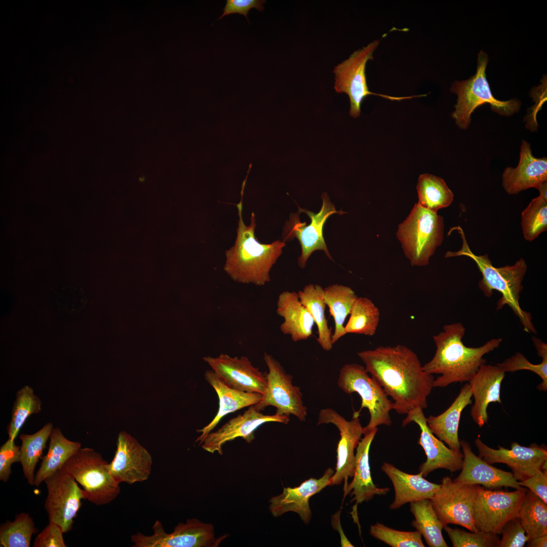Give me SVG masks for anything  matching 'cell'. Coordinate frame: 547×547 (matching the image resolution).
<instances>
[{
  "label": "cell",
  "instance_id": "47",
  "mask_svg": "<svg viewBox=\"0 0 547 547\" xmlns=\"http://www.w3.org/2000/svg\"><path fill=\"white\" fill-rule=\"evenodd\" d=\"M62 528L49 522V524L35 537L33 547H66Z\"/></svg>",
  "mask_w": 547,
  "mask_h": 547
},
{
  "label": "cell",
  "instance_id": "13",
  "mask_svg": "<svg viewBox=\"0 0 547 547\" xmlns=\"http://www.w3.org/2000/svg\"><path fill=\"white\" fill-rule=\"evenodd\" d=\"M47 495L45 508L49 522L55 523L66 533L72 529L73 519L86 499L84 490L74 478L63 468L47 478Z\"/></svg>",
  "mask_w": 547,
  "mask_h": 547
},
{
  "label": "cell",
  "instance_id": "39",
  "mask_svg": "<svg viewBox=\"0 0 547 547\" xmlns=\"http://www.w3.org/2000/svg\"><path fill=\"white\" fill-rule=\"evenodd\" d=\"M42 403L33 389L28 385L22 387L16 394L10 421L7 426L9 438L15 440L21 428L31 415L40 413Z\"/></svg>",
  "mask_w": 547,
  "mask_h": 547
},
{
  "label": "cell",
  "instance_id": "4",
  "mask_svg": "<svg viewBox=\"0 0 547 547\" xmlns=\"http://www.w3.org/2000/svg\"><path fill=\"white\" fill-rule=\"evenodd\" d=\"M454 228L460 235L462 245L458 251H448L445 257L463 256L474 261L482 275V278L479 282V287L485 296L490 297L493 291L499 292L501 297L497 302V310L507 305L518 317L524 330L536 334L531 314L523 310L519 303L520 295L523 288L522 283L527 269L525 260L520 258L513 265L496 267L493 265L487 254L477 255L471 251L460 227Z\"/></svg>",
  "mask_w": 547,
  "mask_h": 547
},
{
  "label": "cell",
  "instance_id": "8",
  "mask_svg": "<svg viewBox=\"0 0 547 547\" xmlns=\"http://www.w3.org/2000/svg\"><path fill=\"white\" fill-rule=\"evenodd\" d=\"M337 384L347 394L357 393L359 395L362 399L359 413L364 408L368 410L370 419L363 427L364 433L380 425L392 424L390 411L394 409V404L377 381L368 375L364 366L356 363L344 365L340 369Z\"/></svg>",
  "mask_w": 547,
  "mask_h": 547
},
{
  "label": "cell",
  "instance_id": "19",
  "mask_svg": "<svg viewBox=\"0 0 547 547\" xmlns=\"http://www.w3.org/2000/svg\"><path fill=\"white\" fill-rule=\"evenodd\" d=\"M411 422L416 423L421 430L418 444L423 449L426 459L420 466L419 471L423 477L437 469L444 468L451 473L461 469L462 452H457L447 447L434 435L427 424L422 409L417 408L409 412L402 425L404 427Z\"/></svg>",
  "mask_w": 547,
  "mask_h": 547
},
{
  "label": "cell",
  "instance_id": "35",
  "mask_svg": "<svg viewBox=\"0 0 547 547\" xmlns=\"http://www.w3.org/2000/svg\"><path fill=\"white\" fill-rule=\"evenodd\" d=\"M53 428V423L50 422L34 434H22L20 436L21 441L20 462L23 475L31 486L34 485L36 465L46 447Z\"/></svg>",
  "mask_w": 547,
  "mask_h": 547
},
{
  "label": "cell",
  "instance_id": "3",
  "mask_svg": "<svg viewBox=\"0 0 547 547\" xmlns=\"http://www.w3.org/2000/svg\"><path fill=\"white\" fill-rule=\"evenodd\" d=\"M241 190L240 202L236 204L239 220L235 245L225 252V272L233 281L243 284L263 286L270 281L269 272L286 246L277 240L269 244H261L255 236V215L252 213L251 223L246 225L243 219L244 189Z\"/></svg>",
  "mask_w": 547,
  "mask_h": 547
},
{
  "label": "cell",
  "instance_id": "5",
  "mask_svg": "<svg viewBox=\"0 0 547 547\" xmlns=\"http://www.w3.org/2000/svg\"><path fill=\"white\" fill-rule=\"evenodd\" d=\"M444 222L437 212L416 203L407 218L398 226L397 237L412 266L429 263L444 239Z\"/></svg>",
  "mask_w": 547,
  "mask_h": 547
},
{
  "label": "cell",
  "instance_id": "51",
  "mask_svg": "<svg viewBox=\"0 0 547 547\" xmlns=\"http://www.w3.org/2000/svg\"><path fill=\"white\" fill-rule=\"evenodd\" d=\"M537 189L539 192V196L547 199V181L541 183Z\"/></svg>",
  "mask_w": 547,
  "mask_h": 547
},
{
  "label": "cell",
  "instance_id": "24",
  "mask_svg": "<svg viewBox=\"0 0 547 547\" xmlns=\"http://www.w3.org/2000/svg\"><path fill=\"white\" fill-rule=\"evenodd\" d=\"M546 181V158L534 157L530 144L523 140L518 166L515 168L507 167L502 174V184L504 190L510 194H515L528 188L537 189Z\"/></svg>",
  "mask_w": 547,
  "mask_h": 547
},
{
  "label": "cell",
  "instance_id": "32",
  "mask_svg": "<svg viewBox=\"0 0 547 547\" xmlns=\"http://www.w3.org/2000/svg\"><path fill=\"white\" fill-rule=\"evenodd\" d=\"M324 289L319 285L310 284L297 293L300 301L310 313L318 328L317 341L326 351L333 347L331 328L329 327L325 315L326 304L324 297Z\"/></svg>",
  "mask_w": 547,
  "mask_h": 547
},
{
  "label": "cell",
  "instance_id": "48",
  "mask_svg": "<svg viewBox=\"0 0 547 547\" xmlns=\"http://www.w3.org/2000/svg\"><path fill=\"white\" fill-rule=\"evenodd\" d=\"M265 3L266 1L263 0H227L223 12L219 20L225 16L238 13L245 16L250 24L248 18L249 11L252 8H255L258 11H263L264 9L263 5Z\"/></svg>",
  "mask_w": 547,
  "mask_h": 547
},
{
  "label": "cell",
  "instance_id": "28",
  "mask_svg": "<svg viewBox=\"0 0 547 547\" xmlns=\"http://www.w3.org/2000/svg\"><path fill=\"white\" fill-rule=\"evenodd\" d=\"M381 468L394 486L395 498L389 505L390 510L399 509L407 503L431 499L440 486L425 479L419 473L409 474L388 462H384Z\"/></svg>",
  "mask_w": 547,
  "mask_h": 547
},
{
  "label": "cell",
  "instance_id": "18",
  "mask_svg": "<svg viewBox=\"0 0 547 547\" xmlns=\"http://www.w3.org/2000/svg\"><path fill=\"white\" fill-rule=\"evenodd\" d=\"M479 456L489 464L502 463L507 465L512 470L517 480L522 481L541 470L547 460L546 448L532 444L529 447L519 445L517 442L511 444V449L498 446V449L492 448L478 438L475 440Z\"/></svg>",
  "mask_w": 547,
  "mask_h": 547
},
{
  "label": "cell",
  "instance_id": "11",
  "mask_svg": "<svg viewBox=\"0 0 547 547\" xmlns=\"http://www.w3.org/2000/svg\"><path fill=\"white\" fill-rule=\"evenodd\" d=\"M527 489L513 491L493 490L477 485L473 507L478 530L495 534L510 520L517 517Z\"/></svg>",
  "mask_w": 547,
  "mask_h": 547
},
{
  "label": "cell",
  "instance_id": "1",
  "mask_svg": "<svg viewBox=\"0 0 547 547\" xmlns=\"http://www.w3.org/2000/svg\"><path fill=\"white\" fill-rule=\"evenodd\" d=\"M365 369L394 401L399 414L427 407L434 376L424 371L417 355L407 346H380L358 352Z\"/></svg>",
  "mask_w": 547,
  "mask_h": 547
},
{
  "label": "cell",
  "instance_id": "12",
  "mask_svg": "<svg viewBox=\"0 0 547 547\" xmlns=\"http://www.w3.org/2000/svg\"><path fill=\"white\" fill-rule=\"evenodd\" d=\"M153 534L137 532L131 537L133 547H215L225 537L216 538L213 526L197 519L180 523L171 533L165 531L158 520L152 527Z\"/></svg>",
  "mask_w": 547,
  "mask_h": 547
},
{
  "label": "cell",
  "instance_id": "2",
  "mask_svg": "<svg viewBox=\"0 0 547 547\" xmlns=\"http://www.w3.org/2000/svg\"><path fill=\"white\" fill-rule=\"evenodd\" d=\"M465 328L461 323L447 324L433 336L436 350L433 358L422 366L430 374H440L433 387H445L456 382H468L482 365L483 357L498 348L502 339L493 338L481 346L467 347L462 342Z\"/></svg>",
  "mask_w": 547,
  "mask_h": 547
},
{
  "label": "cell",
  "instance_id": "26",
  "mask_svg": "<svg viewBox=\"0 0 547 547\" xmlns=\"http://www.w3.org/2000/svg\"><path fill=\"white\" fill-rule=\"evenodd\" d=\"M378 431V428L363 434L355 454V466L352 481L344 489V495L354 496L352 501L356 504L371 500L375 495H384L390 490L388 487H377L373 483L369 464L371 445Z\"/></svg>",
  "mask_w": 547,
  "mask_h": 547
},
{
  "label": "cell",
  "instance_id": "16",
  "mask_svg": "<svg viewBox=\"0 0 547 547\" xmlns=\"http://www.w3.org/2000/svg\"><path fill=\"white\" fill-rule=\"evenodd\" d=\"M322 198V206L317 213L299 207L301 212H305L310 217L311 221L309 224L306 225L305 222H301L299 219L296 221L295 217H291L284 228L283 236L285 241L296 238L300 243L302 251L298 263L301 268L305 267L308 258L316 250L324 251L326 256L332 259L323 237V227L330 215L335 213L342 214L344 212L336 210L327 193H323Z\"/></svg>",
  "mask_w": 547,
  "mask_h": 547
},
{
  "label": "cell",
  "instance_id": "10",
  "mask_svg": "<svg viewBox=\"0 0 547 547\" xmlns=\"http://www.w3.org/2000/svg\"><path fill=\"white\" fill-rule=\"evenodd\" d=\"M263 360L268 368L265 373L266 386L261 401L254 405L259 411L267 406L276 408V414L292 415L302 422L307 415L300 388L293 384V377L287 373L281 363L271 355L265 353Z\"/></svg>",
  "mask_w": 547,
  "mask_h": 547
},
{
  "label": "cell",
  "instance_id": "15",
  "mask_svg": "<svg viewBox=\"0 0 547 547\" xmlns=\"http://www.w3.org/2000/svg\"><path fill=\"white\" fill-rule=\"evenodd\" d=\"M331 423L339 430L340 438L337 448V462L335 472L331 477L330 485H338L348 478L353 477L355 466V449L364 433L363 427L358 411L354 413L350 420L332 408L321 409L319 413L317 425Z\"/></svg>",
  "mask_w": 547,
  "mask_h": 547
},
{
  "label": "cell",
  "instance_id": "6",
  "mask_svg": "<svg viewBox=\"0 0 547 547\" xmlns=\"http://www.w3.org/2000/svg\"><path fill=\"white\" fill-rule=\"evenodd\" d=\"M488 61V55L481 51L478 57L475 74L468 80L456 81L451 84L450 92L457 95L455 110L452 113L451 117L460 129L468 128L472 113L482 104H490L493 111L506 116L512 115L520 108L521 104L517 99L501 101L494 98L486 77Z\"/></svg>",
  "mask_w": 547,
  "mask_h": 547
},
{
  "label": "cell",
  "instance_id": "17",
  "mask_svg": "<svg viewBox=\"0 0 547 547\" xmlns=\"http://www.w3.org/2000/svg\"><path fill=\"white\" fill-rule=\"evenodd\" d=\"M152 465L149 452L130 434L120 432L114 457L108 465L115 480L120 484L144 482L149 477Z\"/></svg>",
  "mask_w": 547,
  "mask_h": 547
},
{
  "label": "cell",
  "instance_id": "33",
  "mask_svg": "<svg viewBox=\"0 0 547 547\" xmlns=\"http://www.w3.org/2000/svg\"><path fill=\"white\" fill-rule=\"evenodd\" d=\"M358 297L351 288L344 285L334 284L324 288V300L334 321L333 344L346 334L344 324Z\"/></svg>",
  "mask_w": 547,
  "mask_h": 547
},
{
  "label": "cell",
  "instance_id": "50",
  "mask_svg": "<svg viewBox=\"0 0 547 547\" xmlns=\"http://www.w3.org/2000/svg\"><path fill=\"white\" fill-rule=\"evenodd\" d=\"M527 542V546L529 547H546L547 534L530 539Z\"/></svg>",
  "mask_w": 547,
  "mask_h": 547
},
{
  "label": "cell",
  "instance_id": "38",
  "mask_svg": "<svg viewBox=\"0 0 547 547\" xmlns=\"http://www.w3.org/2000/svg\"><path fill=\"white\" fill-rule=\"evenodd\" d=\"M349 318L344 326L345 333L373 336L376 333L380 319L378 308L367 297H358Z\"/></svg>",
  "mask_w": 547,
  "mask_h": 547
},
{
  "label": "cell",
  "instance_id": "20",
  "mask_svg": "<svg viewBox=\"0 0 547 547\" xmlns=\"http://www.w3.org/2000/svg\"><path fill=\"white\" fill-rule=\"evenodd\" d=\"M219 378L230 387L244 392L263 394L266 386L265 373L253 365L245 356L231 357L221 354L203 358Z\"/></svg>",
  "mask_w": 547,
  "mask_h": 547
},
{
  "label": "cell",
  "instance_id": "44",
  "mask_svg": "<svg viewBox=\"0 0 547 547\" xmlns=\"http://www.w3.org/2000/svg\"><path fill=\"white\" fill-rule=\"evenodd\" d=\"M443 528L454 547H497L500 539L497 534L482 530L468 532L447 525Z\"/></svg>",
  "mask_w": 547,
  "mask_h": 547
},
{
  "label": "cell",
  "instance_id": "22",
  "mask_svg": "<svg viewBox=\"0 0 547 547\" xmlns=\"http://www.w3.org/2000/svg\"><path fill=\"white\" fill-rule=\"evenodd\" d=\"M334 473V470L329 467L319 479L310 478L297 487L284 488L280 494L269 500L270 513L278 517L293 512L297 513L304 523L309 524L311 517L309 499L330 485Z\"/></svg>",
  "mask_w": 547,
  "mask_h": 547
},
{
  "label": "cell",
  "instance_id": "21",
  "mask_svg": "<svg viewBox=\"0 0 547 547\" xmlns=\"http://www.w3.org/2000/svg\"><path fill=\"white\" fill-rule=\"evenodd\" d=\"M289 420V416L286 415H264L252 405L243 413L232 418L217 431L210 433L201 446L208 452H217L222 455V447L226 442L241 437L250 443L254 439V431L262 424L269 422L287 424Z\"/></svg>",
  "mask_w": 547,
  "mask_h": 547
},
{
  "label": "cell",
  "instance_id": "45",
  "mask_svg": "<svg viewBox=\"0 0 547 547\" xmlns=\"http://www.w3.org/2000/svg\"><path fill=\"white\" fill-rule=\"evenodd\" d=\"M497 547H523L529 540L518 517L509 521L501 531Z\"/></svg>",
  "mask_w": 547,
  "mask_h": 547
},
{
  "label": "cell",
  "instance_id": "37",
  "mask_svg": "<svg viewBox=\"0 0 547 547\" xmlns=\"http://www.w3.org/2000/svg\"><path fill=\"white\" fill-rule=\"evenodd\" d=\"M517 517L529 540L547 534V504L527 490Z\"/></svg>",
  "mask_w": 547,
  "mask_h": 547
},
{
  "label": "cell",
  "instance_id": "31",
  "mask_svg": "<svg viewBox=\"0 0 547 547\" xmlns=\"http://www.w3.org/2000/svg\"><path fill=\"white\" fill-rule=\"evenodd\" d=\"M48 452L43 458L35 474L34 485L39 486L48 477L62 468L66 461L81 448L79 442L66 438L59 427H54L50 437Z\"/></svg>",
  "mask_w": 547,
  "mask_h": 547
},
{
  "label": "cell",
  "instance_id": "42",
  "mask_svg": "<svg viewBox=\"0 0 547 547\" xmlns=\"http://www.w3.org/2000/svg\"><path fill=\"white\" fill-rule=\"evenodd\" d=\"M524 239L532 241L547 229V199L540 196L531 200L521 214Z\"/></svg>",
  "mask_w": 547,
  "mask_h": 547
},
{
  "label": "cell",
  "instance_id": "34",
  "mask_svg": "<svg viewBox=\"0 0 547 547\" xmlns=\"http://www.w3.org/2000/svg\"><path fill=\"white\" fill-rule=\"evenodd\" d=\"M414 520L411 525L424 537L430 547H447L442 535L444 526L438 517L430 499L410 503Z\"/></svg>",
  "mask_w": 547,
  "mask_h": 547
},
{
  "label": "cell",
  "instance_id": "43",
  "mask_svg": "<svg viewBox=\"0 0 547 547\" xmlns=\"http://www.w3.org/2000/svg\"><path fill=\"white\" fill-rule=\"evenodd\" d=\"M370 534L374 538L392 547H424L422 535L417 530L403 531L377 522L371 525Z\"/></svg>",
  "mask_w": 547,
  "mask_h": 547
},
{
  "label": "cell",
  "instance_id": "40",
  "mask_svg": "<svg viewBox=\"0 0 547 547\" xmlns=\"http://www.w3.org/2000/svg\"><path fill=\"white\" fill-rule=\"evenodd\" d=\"M37 532L32 518L26 513L17 514L14 520L6 521L0 526V546L29 547L31 537Z\"/></svg>",
  "mask_w": 547,
  "mask_h": 547
},
{
  "label": "cell",
  "instance_id": "36",
  "mask_svg": "<svg viewBox=\"0 0 547 547\" xmlns=\"http://www.w3.org/2000/svg\"><path fill=\"white\" fill-rule=\"evenodd\" d=\"M416 188L418 204L433 212L448 207L453 201V193L445 181L430 174L419 176Z\"/></svg>",
  "mask_w": 547,
  "mask_h": 547
},
{
  "label": "cell",
  "instance_id": "49",
  "mask_svg": "<svg viewBox=\"0 0 547 547\" xmlns=\"http://www.w3.org/2000/svg\"><path fill=\"white\" fill-rule=\"evenodd\" d=\"M518 482L520 486L528 488L547 504V471L540 470L534 475Z\"/></svg>",
  "mask_w": 547,
  "mask_h": 547
},
{
  "label": "cell",
  "instance_id": "23",
  "mask_svg": "<svg viewBox=\"0 0 547 547\" xmlns=\"http://www.w3.org/2000/svg\"><path fill=\"white\" fill-rule=\"evenodd\" d=\"M463 454L461 471L455 481L467 484L482 485L488 489L502 487L523 489L512 473L497 468L472 451L468 442L460 441Z\"/></svg>",
  "mask_w": 547,
  "mask_h": 547
},
{
  "label": "cell",
  "instance_id": "14",
  "mask_svg": "<svg viewBox=\"0 0 547 547\" xmlns=\"http://www.w3.org/2000/svg\"><path fill=\"white\" fill-rule=\"evenodd\" d=\"M476 485L461 483L448 476L443 478L438 490L430 499L444 526L455 524L474 532L473 507Z\"/></svg>",
  "mask_w": 547,
  "mask_h": 547
},
{
  "label": "cell",
  "instance_id": "9",
  "mask_svg": "<svg viewBox=\"0 0 547 547\" xmlns=\"http://www.w3.org/2000/svg\"><path fill=\"white\" fill-rule=\"evenodd\" d=\"M379 43L380 41L376 40L355 51L333 69V72L335 74L334 89L338 93H345L348 96L350 100L349 114L353 118H357L360 115L362 102L370 95L394 101L423 96L420 95L397 97L375 93L369 90L366 74V64L369 60L373 59V53Z\"/></svg>",
  "mask_w": 547,
  "mask_h": 547
},
{
  "label": "cell",
  "instance_id": "46",
  "mask_svg": "<svg viewBox=\"0 0 547 547\" xmlns=\"http://www.w3.org/2000/svg\"><path fill=\"white\" fill-rule=\"evenodd\" d=\"M8 439L0 448V480L6 483L11 474L13 463L20 461V447Z\"/></svg>",
  "mask_w": 547,
  "mask_h": 547
},
{
  "label": "cell",
  "instance_id": "30",
  "mask_svg": "<svg viewBox=\"0 0 547 547\" xmlns=\"http://www.w3.org/2000/svg\"><path fill=\"white\" fill-rule=\"evenodd\" d=\"M472 394L468 383L461 388L458 395L444 412L426 418L432 432L448 447L457 452H461V445L458 431L462 411L472 404Z\"/></svg>",
  "mask_w": 547,
  "mask_h": 547
},
{
  "label": "cell",
  "instance_id": "27",
  "mask_svg": "<svg viewBox=\"0 0 547 547\" xmlns=\"http://www.w3.org/2000/svg\"><path fill=\"white\" fill-rule=\"evenodd\" d=\"M205 378L217 393L219 399V409L212 420L203 428L197 430L201 433L196 440L200 445L207 435L213 431L225 415L245 407L259 403L262 394L247 393L233 389L225 384L212 370H207Z\"/></svg>",
  "mask_w": 547,
  "mask_h": 547
},
{
  "label": "cell",
  "instance_id": "25",
  "mask_svg": "<svg viewBox=\"0 0 547 547\" xmlns=\"http://www.w3.org/2000/svg\"><path fill=\"white\" fill-rule=\"evenodd\" d=\"M505 373L497 365L484 364L468 381L474 398L471 415L479 427L488 421L487 410L489 404L494 402L501 403V384Z\"/></svg>",
  "mask_w": 547,
  "mask_h": 547
},
{
  "label": "cell",
  "instance_id": "41",
  "mask_svg": "<svg viewBox=\"0 0 547 547\" xmlns=\"http://www.w3.org/2000/svg\"><path fill=\"white\" fill-rule=\"evenodd\" d=\"M532 340L537 350V355L542 359L541 363L538 364H532L522 354L517 352L497 365L504 372L522 370L534 372L542 380V382L537 385V389L545 392L547 390V344L535 336L532 337Z\"/></svg>",
  "mask_w": 547,
  "mask_h": 547
},
{
  "label": "cell",
  "instance_id": "29",
  "mask_svg": "<svg viewBox=\"0 0 547 547\" xmlns=\"http://www.w3.org/2000/svg\"><path fill=\"white\" fill-rule=\"evenodd\" d=\"M277 314L284 319L280 326L281 332L291 336L294 342L305 340L312 334L314 320L300 301L298 293L284 291L278 296Z\"/></svg>",
  "mask_w": 547,
  "mask_h": 547
},
{
  "label": "cell",
  "instance_id": "7",
  "mask_svg": "<svg viewBox=\"0 0 547 547\" xmlns=\"http://www.w3.org/2000/svg\"><path fill=\"white\" fill-rule=\"evenodd\" d=\"M108 465L93 449L81 447L62 468L82 486L86 499L95 505H103L114 500L121 492L120 484L111 474Z\"/></svg>",
  "mask_w": 547,
  "mask_h": 547
}]
</instances>
